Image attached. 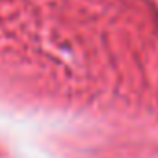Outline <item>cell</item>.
Instances as JSON below:
<instances>
[{
	"instance_id": "6da1fadb",
	"label": "cell",
	"mask_w": 158,
	"mask_h": 158,
	"mask_svg": "<svg viewBox=\"0 0 158 158\" xmlns=\"http://www.w3.org/2000/svg\"><path fill=\"white\" fill-rule=\"evenodd\" d=\"M0 158H28V156H24L21 151H17L15 147H11L8 141L0 139Z\"/></svg>"
}]
</instances>
